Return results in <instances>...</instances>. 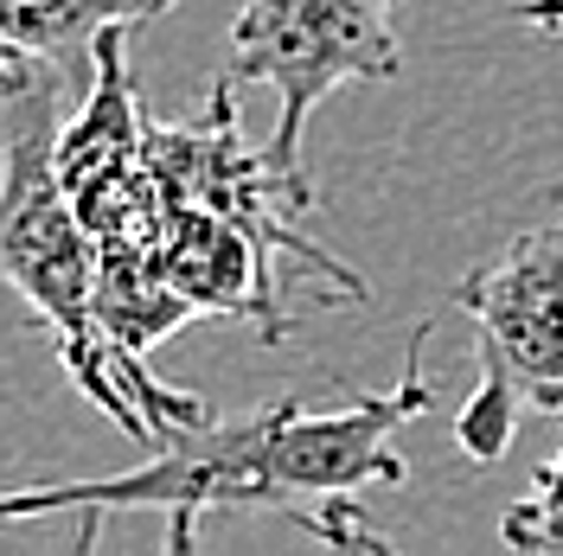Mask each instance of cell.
I'll list each match as a JSON object with an SVG mask.
<instances>
[{
    "label": "cell",
    "mask_w": 563,
    "mask_h": 556,
    "mask_svg": "<svg viewBox=\"0 0 563 556\" xmlns=\"http://www.w3.org/2000/svg\"><path fill=\"white\" fill-rule=\"evenodd\" d=\"M512 20L519 26H538V33H563V0H519Z\"/></svg>",
    "instance_id": "9"
},
{
    "label": "cell",
    "mask_w": 563,
    "mask_h": 556,
    "mask_svg": "<svg viewBox=\"0 0 563 556\" xmlns=\"http://www.w3.org/2000/svg\"><path fill=\"white\" fill-rule=\"evenodd\" d=\"M7 537H13V519H0V544H7Z\"/></svg>",
    "instance_id": "10"
},
{
    "label": "cell",
    "mask_w": 563,
    "mask_h": 556,
    "mask_svg": "<svg viewBox=\"0 0 563 556\" xmlns=\"http://www.w3.org/2000/svg\"><path fill=\"white\" fill-rule=\"evenodd\" d=\"M70 90L58 77H20L0 90V276L45 320L70 383L103 410L122 435L147 442V422L129 403L122 358L97 326V249L58 179V109Z\"/></svg>",
    "instance_id": "2"
},
{
    "label": "cell",
    "mask_w": 563,
    "mask_h": 556,
    "mask_svg": "<svg viewBox=\"0 0 563 556\" xmlns=\"http://www.w3.org/2000/svg\"><path fill=\"white\" fill-rule=\"evenodd\" d=\"M167 7H174V0H167Z\"/></svg>",
    "instance_id": "11"
},
{
    "label": "cell",
    "mask_w": 563,
    "mask_h": 556,
    "mask_svg": "<svg viewBox=\"0 0 563 556\" xmlns=\"http://www.w3.org/2000/svg\"><path fill=\"white\" fill-rule=\"evenodd\" d=\"M167 0H0V65L52 70L70 103L90 90L97 45L115 26H147Z\"/></svg>",
    "instance_id": "7"
},
{
    "label": "cell",
    "mask_w": 563,
    "mask_h": 556,
    "mask_svg": "<svg viewBox=\"0 0 563 556\" xmlns=\"http://www.w3.org/2000/svg\"><path fill=\"white\" fill-rule=\"evenodd\" d=\"M499 544L519 556H563V448L538 467V480L519 505H506Z\"/></svg>",
    "instance_id": "8"
},
{
    "label": "cell",
    "mask_w": 563,
    "mask_h": 556,
    "mask_svg": "<svg viewBox=\"0 0 563 556\" xmlns=\"http://www.w3.org/2000/svg\"><path fill=\"white\" fill-rule=\"evenodd\" d=\"M141 154H147V174H154V192H161V199H192V205L224 211L231 224H244L250 237L263 244V256H269L276 269H308V276L327 281L333 294L365 301V281L352 276L340 256H327L314 237L295 231V211L314 205V186H308L301 167H288L269 147H250L244 141L238 84L218 77L211 97H206V115L186 122V129L147 122Z\"/></svg>",
    "instance_id": "5"
},
{
    "label": "cell",
    "mask_w": 563,
    "mask_h": 556,
    "mask_svg": "<svg viewBox=\"0 0 563 556\" xmlns=\"http://www.w3.org/2000/svg\"><path fill=\"white\" fill-rule=\"evenodd\" d=\"M154 269L192 313L218 320H250L269 346L288 340V301H282V269L263 256V244L224 211L192 205V199H161L154 218Z\"/></svg>",
    "instance_id": "6"
},
{
    "label": "cell",
    "mask_w": 563,
    "mask_h": 556,
    "mask_svg": "<svg viewBox=\"0 0 563 556\" xmlns=\"http://www.w3.org/2000/svg\"><path fill=\"white\" fill-rule=\"evenodd\" d=\"M404 0H244L231 20L224 84H269L276 90V135L269 154L301 167V135L340 84H390L404 70L397 38Z\"/></svg>",
    "instance_id": "4"
},
{
    "label": "cell",
    "mask_w": 563,
    "mask_h": 556,
    "mask_svg": "<svg viewBox=\"0 0 563 556\" xmlns=\"http://www.w3.org/2000/svg\"><path fill=\"white\" fill-rule=\"evenodd\" d=\"M429 326L410 333L397 390H352L333 410H301L276 397L238 422H174L154 435V454L109 480H52V487L0 492V519L26 524L45 512H84L77 551L97 544L109 512H167V551L199 544L206 512H288L308 537L333 551H390L352 505L365 487H404L397 429L417 422L435 390L422 378Z\"/></svg>",
    "instance_id": "1"
},
{
    "label": "cell",
    "mask_w": 563,
    "mask_h": 556,
    "mask_svg": "<svg viewBox=\"0 0 563 556\" xmlns=\"http://www.w3.org/2000/svg\"><path fill=\"white\" fill-rule=\"evenodd\" d=\"M474 320L481 383L461 403L455 442L467 460H499L526 410L563 416V218L531 224L467 269L449 294Z\"/></svg>",
    "instance_id": "3"
}]
</instances>
